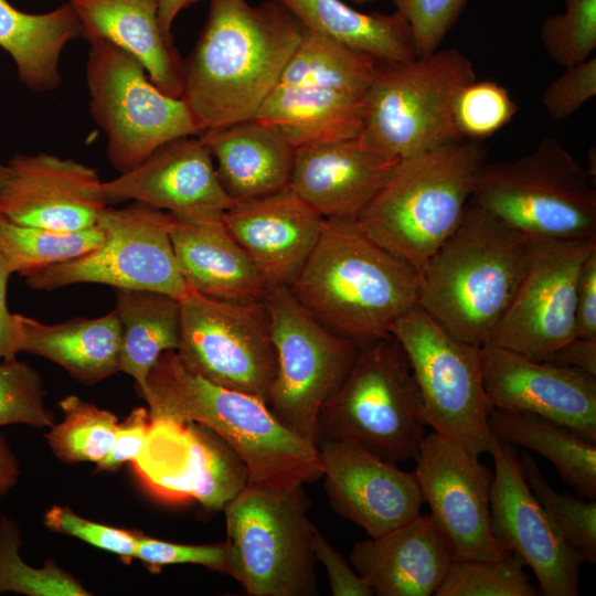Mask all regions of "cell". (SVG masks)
Wrapping results in <instances>:
<instances>
[{
    "label": "cell",
    "mask_w": 596,
    "mask_h": 596,
    "mask_svg": "<svg viewBox=\"0 0 596 596\" xmlns=\"http://www.w3.org/2000/svg\"><path fill=\"white\" fill-rule=\"evenodd\" d=\"M44 398L45 390L36 370L17 358L0 361V427H51L54 416Z\"/></svg>",
    "instance_id": "42"
},
{
    "label": "cell",
    "mask_w": 596,
    "mask_h": 596,
    "mask_svg": "<svg viewBox=\"0 0 596 596\" xmlns=\"http://www.w3.org/2000/svg\"><path fill=\"white\" fill-rule=\"evenodd\" d=\"M11 274L10 265L0 253V361L15 359L19 353L13 313L7 305V285Z\"/></svg>",
    "instance_id": "51"
},
{
    "label": "cell",
    "mask_w": 596,
    "mask_h": 596,
    "mask_svg": "<svg viewBox=\"0 0 596 596\" xmlns=\"http://www.w3.org/2000/svg\"><path fill=\"white\" fill-rule=\"evenodd\" d=\"M222 219L269 288L291 284L315 247L324 222L290 185L237 201Z\"/></svg>",
    "instance_id": "24"
},
{
    "label": "cell",
    "mask_w": 596,
    "mask_h": 596,
    "mask_svg": "<svg viewBox=\"0 0 596 596\" xmlns=\"http://www.w3.org/2000/svg\"><path fill=\"white\" fill-rule=\"evenodd\" d=\"M20 476L19 464L4 437L0 436V497L13 488Z\"/></svg>",
    "instance_id": "52"
},
{
    "label": "cell",
    "mask_w": 596,
    "mask_h": 596,
    "mask_svg": "<svg viewBox=\"0 0 596 596\" xmlns=\"http://www.w3.org/2000/svg\"><path fill=\"white\" fill-rule=\"evenodd\" d=\"M417 270L354 220L324 219L319 238L288 286L324 326L359 345L391 334L417 304Z\"/></svg>",
    "instance_id": "2"
},
{
    "label": "cell",
    "mask_w": 596,
    "mask_h": 596,
    "mask_svg": "<svg viewBox=\"0 0 596 596\" xmlns=\"http://www.w3.org/2000/svg\"><path fill=\"white\" fill-rule=\"evenodd\" d=\"M225 573L249 596L315 593L316 528L306 514L301 487L247 486L224 508Z\"/></svg>",
    "instance_id": "10"
},
{
    "label": "cell",
    "mask_w": 596,
    "mask_h": 596,
    "mask_svg": "<svg viewBox=\"0 0 596 596\" xmlns=\"http://www.w3.org/2000/svg\"><path fill=\"white\" fill-rule=\"evenodd\" d=\"M300 22L375 61L403 62L416 57L407 20L398 12H361L342 0H278Z\"/></svg>",
    "instance_id": "32"
},
{
    "label": "cell",
    "mask_w": 596,
    "mask_h": 596,
    "mask_svg": "<svg viewBox=\"0 0 596 596\" xmlns=\"http://www.w3.org/2000/svg\"><path fill=\"white\" fill-rule=\"evenodd\" d=\"M353 568L377 596H430L444 582L453 554L429 514L379 538L358 542Z\"/></svg>",
    "instance_id": "26"
},
{
    "label": "cell",
    "mask_w": 596,
    "mask_h": 596,
    "mask_svg": "<svg viewBox=\"0 0 596 596\" xmlns=\"http://www.w3.org/2000/svg\"><path fill=\"white\" fill-rule=\"evenodd\" d=\"M203 0H159L158 18L164 36L173 42L172 25L177 15L190 6Z\"/></svg>",
    "instance_id": "53"
},
{
    "label": "cell",
    "mask_w": 596,
    "mask_h": 596,
    "mask_svg": "<svg viewBox=\"0 0 596 596\" xmlns=\"http://www.w3.org/2000/svg\"><path fill=\"white\" fill-rule=\"evenodd\" d=\"M21 535L17 523L0 518V594L29 596H86L89 593L71 574L49 560L41 568L32 567L20 556Z\"/></svg>",
    "instance_id": "38"
},
{
    "label": "cell",
    "mask_w": 596,
    "mask_h": 596,
    "mask_svg": "<svg viewBox=\"0 0 596 596\" xmlns=\"http://www.w3.org/2000/svg\"><path fill=\"white\" fill-rule=\"evenodd\" d=\"M398 162L360 137L302 146L296 148L289 185L323 219L358 221Z\"/></svg>",
    "instance_id": "25"
},
{
    "label": "cell",
    "mask_w": 596,
    "mask_h": 596,
    "mask_svg": "<svg viewBox=\"0 0 596 596\" xmlns=\"http://www.w3.org/2000/svg\"><path fill=\"white\" fill-rule=\"evenodd\" d=\"M483 387L491 408L526 411L596 440V376L487 343Z\"/></svg>",
    "instance_id": "22"
},
{
    "label": "cell",
    "mask_w": 596,
    "mask_h": 596,
    "mask_svg": "<svg viewBox=\"0 0 596 596\" xmlns=\"http://www.w3.org/2000/svg\"><path fill=\"white\" fill-rule=\"evenodd\" d=\"M88 44L89 111L116 171L134 169L170 140L202 132L183 99L160 91L137 58L104 39Z\"/></svg>",
    "instance_id": "11"
},
{
    "label": "cell",
    "mask_w": 596,
    "mask_h": 596,
    "mask_svg": "<svg viewBox=\"0 0 596 596\" xmlns=\"http://www.w3.org/2000/svg\"><path fill=\"white\" fill-rule=\"evenodd\" d=\"M304 30L278 0H210L199 39L182 61L181 98L202 132L256 117Z\"/></svg>",
    "instance_id": "1"
},
{
    "label": "cell",
    "mask_w": 596,
    "mask_h": 596,
    "mask_svg": "<svg viewBox=\"0 0 596 596\" xmlns=\"http://www.w3.org/2000/svg\"><path fill=\"white\" fill-rule=\"evenodd\" d=\"M102 189L108 204L140 202L183 219L223 214L235 203L199 135L166 142L134 169L103 181Z\"/></svg>",
    "instance_id": "23"
},
{
    "label": "cell",
    "mask_w": 596,
    "mask_h": 596,
    "mask_svg": "<svg viewBox=\"0 0 596 596\" xmlns=\"http://www.w3.org/2000/svg\"><path fill=\"white\" fill-rule=\"evenodd\" d=\"M7 177H8L7 166L0 163V187L6 181Z\"/></svg>",
    "instance_id": "54"
},
{
    "label": "cell",
    "mask_w": 596,
    "mask_h": 596,
    "mask_svg": "<svg viewBox=\"0 0 596 596\" xmlns=\"http://www.w3.org/2000/svg\"><path fill=\"white\" fill-rule=\"evenodd\" d=\"M104 238L99 224L76 232H58L18 224L0 214V253L12 272L22 276L79 257L98 247Z\"/></svg>",
    "instance_id": "35"
},
{
    "label": "cell",
    "mask_w": 596,
    "mask_h": 596,
    "mask_svg": "<svg viewBox=\"0 0 596 596\" xmlns=\"http://www.w3.org/2000/svg\"><path fill=\"white\" fill-rule=\"evenodd\" d=\"M140 396L150 419L195 422L217 434L246 466L249 483L292 490L321 477L317 445L285 427L263 400L192 372L175 351L158 358Z\"/></svg>",
    "instance_id": "3"
},
{
    "label": "cell",
    "mask_w": 596,
    "mask_h": 596,
    "mask_svg": "<svg viewBox=\"0 0 596 596\" xmlns=\"http://www.w3.org/2000/svg\"><path fill=\"white\" fill-rule=\"evenodd\" d=\"M151 419L149 411L136 407L118 424L114 444L108 454L97 462L100 470H113L132 461L143 447Z\"/></svg>",
    "instance_id": "48"
},
{
    "label": "cell",
    "mask_w": 596,
    "mask_h": 596,
    "mask_svg": "<svg viewBox=\"0 0 596 596\" xmlns=\"http://www.w3.org/2000/svg\"><path fill=\"white\" fill-rule=\"evenodd\" d=\"M317 448L331 507L370 538L382 536L421 514L424 501L414 471H403L351 441L324 438Z\"/></svg>",
    "instance_id": "20"
},
{
    "label": "cell",
    "mask_w": 596,
    "mask_h": 596,
    "mask_svg": "<svg viewBox=\"0 0 596 596\" xmlns=\"http://www.w3.org/2000/svg\"><path fill=\"white\" fill-rule=\"evenodd\" d=\"M543 361L579 369L596 376V340L575 337Z\"/></svg>",
    "instance_id": "50"
},
{
    "label": "cell",
    "mask_w": 596,
    "mask_h": 596,
    "mask_svg": "<svg viewBox=\"0 0 596 596\" xmlns=\"http://www.w3.org/2000/svg\"><path fill=\"white\" fill-rule=\"evenodd\" d=\"M316 561L326 568L329 585L334 596H372L369 583L316 529L312 539Z\"/></svg>",
    "instance_id": "47"
},
{
    "label": "cell",
    "mask_w": 596,
    "mask_h": 596,
    "mask_svg": "<svg viewBox=\"0 0 596 596\" xmlns=\"http://www.w3.org/2000/svg\"><path fill=\"white\" fill-rule=\"evenodd\" d=\"M199 136L216 161L222 188L234 202L289 185L296 147L273 126L252 118Z\"/></svg>",
    "instance_id": "29"
},
{
    "label": "cell",
    "mask_w": 596,
    "mask_h": 596,
    "mask_svg": "<svg viewBox=\"0 0 596 596\" xmlns=\"http://www.w3.org/2000/svg\"><path fill=\"white\" fill-rule=\"evenodd\" d=\"M576 337L596 340V247L585 258L577 278Z\"/></svg>",
    "instance_id": "49"
},
{
    "label": "cell",
    "mask_w": 596,
    "mask_h": 596,
    "mask_svg": "<svg viewBox=\"0 0 596 596\" xmlns=\"http://www.w3.org/2000/svg\"><path fill=\"white\" fill-rule=\"evenodd\" d=\"M277 370L266 404L288 429L317 445L323 404L350 371L360 345L319 321L288 286L267 290Z\"/></svg>",
    "instance_id": "13"
},
{
    "label": "cell",
    "mask_w": 596,
    "mask_h": 596,
    "mask_svg": "<svg viewBox=\"0 0 596 596\" xmlns=\"http://www.w3.org/2000/svg\"><path fill=\"white\" fill-rule=\"evenodd\" d=\"M486 160L482 140L466 138L401 160L358 223L418 273L460 224Z\"/></svg>",
    "instance_id": "5"
},
{
    "label": "cell",
    "mask_w": 596,
    "mask_h": 596,
    "mask_svg": "<svg viewBox=\"0 0 596 596\" xmlns=\"http://www.w3.org/2000/svg\"><path fill=\"white\" fill-rule=\"evenodd\" d=\"M515 552L498 560L454 561L436 596H536Z\"/></svg>",
    "instance_id": "39"
},
{
    "label": "cell",
    "mask_w": 596,
    "mask_h": 596,
    "mask_svg": "<svg viewBox=\"0 0 596 596\" xmlns=\"http://www.w3.org/2000/svg\"><path fill=\"white\" fill-rule=\"evenodd\" d=\"M391 334L408 360L426 425L475 456L490 453L494 436L481 347L449 334L417 304L393 324Z\"/></svg>",
    "instance_id": "12"
},
{
    "label": "cell",
    "mask_w": 596,
    "mask_h": 596,
    "mask_svg": "<svg viewBox=\"0 0 596 596\" xmlns=\"http://www.w3.org/2000/svg\"><path fill=\"white\" fill-rule=\"evenodd\" d=\"M467 0H392L408 22L416 56L436 51L457 22Z\"/></svg>",
    "instance_id": "43"
},
{
    "label": "cell",
    "mask_w": 596,
    "mask_h": 596,
    "mask_svg": "<svg viewBox=\"0 0 596 596\" xmlns=\"http://www.w3.org/2000/svg\"><path fill=\"white\" fill-rule=\"evenodd\" d=\"M415 461L423 501L454 561L498 560L512 552L492 532L493 473L478 456L432 432L425 435Z\"/></svg>",
    "instance_id": "17"
},
{
    "label": "cell",
    "mask_w": 596,
    "mask_h": 596,
    "mask_svg": "<svg viewBox=\"0 0 596 596\" xmlns=\"http://www.w3.org/2000/svg\"><path fill=\"white\" fill-rule=\"evenodd\" d=\"M524 479L563 538L583 563L596 562V502L581 496L561 493L544 478L536 461L523 451L520 458Z\"/></svg>",
    "instance_id": "37"
},
{
    "label": "cell",
    "mask_w": 596,
    "mask_h": 596,
    "mask_svg": "<svg viewBox=\"0 0 596 596\" xmlns=\"http://www.w3.org/2000/svg\"><path fill=\"white\" fill-rule=\"evenodd\" d=\"M376 61L305 28L256 119L296 148L356 138Z\"/></svg>",
    "instance_id": "8"
},
{
    "label": "cell",
    "mask_w": 596,
    "mask_h": 596,
    "mask_svg": "<svg viewBox=\"0 0 596 596\" xmlns=\"http://www.w3.org/2000/svg\"><path fill=\"white\" fill-rule=\"evenodd\" d=\"M175 352L209 382L266 403L277 356L264 298L225 300L192 290L181 300Z\"/></svg>",
    "instance_id": "15"
},
{
    "label": "cell",
    "mask_w": 596,
    "mask_h": 596,
    "mask_svg": "<svg viewBox=\"0 0 596 596\" xmlns=\"http://www.w3.org/2000/svg\"><path fill=\"white\" fill-rule=\"evenodd\" d=\"M488 422L498 440L539 453L578 496L595 500L596 440L526 411L491 408Z\"/></svg>",
    "instance_id": "33"
},
{
    "label": "cell",
    "mask_w": 596,
    "mask_h": 596,
    "mask_svg": "<svg viewBox=\"0 0 596 596\" xmlns=\"http://www.w3.org/2000/svg\"><path fill=\"white\" fill-rule=\"evenodd\" d=\"M6 166L0 214L14 223L76 232L97 225L108 206L97 171L82 162L39 152Z\"/></svg>",
    "instance_id": "21"
},
{
    "label": "cell",
    "mask_w": 596,
    "mask_h": 596,
    "mask_svg": "<svg viewBox=\"0 0 596 596\" xmlns=\"http://www.w3.org/2000/svg\"><path fill=\"white\" fill-rule=\"evenodd\" d=\"M114 310L121 327L118 369L135 380L140 395L158 358L179 347L181 301L151 290L116 289Z\"/></svg>",
    "instance_id": "34"
},
{
    "label": "cell",
    "mask_w": 596,
    "mask_h": 596,
    "mask_svg": "<svg viewBox=\"0 0 596 596\" xmlns=\"http://www.w3.org/2000/svg\"><path fill=\"white\" fill-rule=\"evenodd\" d=\"M18 352L49 359L84 384L97 383L118 369L121 327L111 312L98 318H73L47 324L13 313Z\"/></svg>",
    "instance_id": "30"
},
{
    "label": "cell",
    "mask_w": 596,
    "mask_h": 596,
    "mask_svg": "<svg viewBox=\"0 0 596 596\" xmlns=\"http://www.w3.org/2000/svg\"><path fill=\"white\" fill-rule=\"evenodd\" d=\"M518 110L509 92L493 81H472L457 94L454 120L460 136L482 140L507 125Z\"/></svg>",
    "instance_id": "41"
},
{
    "label": "cell",
    "mask_w": 596,
    "mask_h": 596,
    "mask_svg": "<svg viewBox=\"0 0 596 596\" xmlns=\"http://www.w3.org/2000/svg\"><path fill=\"white\" fill-rule=\"evenodd\" d=\"M78 38L79 21L67 1L45 13H29L0 0V47L32 92L49 93L60 86L62 52Z\"/></svg>",
    "instance_id": "31"
},
{
    "label": "cell",
    "mask_w": 596,
    "mask_h": 596,
    "mask_svg": "<svg viewBox=\"0 0 596 596\" xmlns=\"http://www.w3.org/2000/svg\"><path fill=\"white\" fill-rule=\"evenodd\" d=\"M596 247L583 242H533L528 269L489 343L543 361L576 337V286Z\"/></svg>",
    "instance_id": "18"
},
{
    "label": "cell",
    "mask_w": 596,
    "mask_h": 596,
    "mask_svg": "<svg viewBox=\"0 0 596 596\" xmlns=\"http://www.w3.org/2000/svg\"><path fill=\"white\" fill-rule=\"evenodd\" d=\"M419 391L394 336L363 343L323 404L318 438L358 444L392 462L415 460L426 433Z\"/></svg>",
    "instance_id": "9"
},
{
    "label": "cell",
    "mask_w": 596,
    "mask_h": 596,
    "mask_svg": "<svg viewBox=\"0 0 596 596\" xmlns=\"http://www.w3.org/2000/svg\"><path fill=\"white\" fill-rule=\"evenodd\" d=\"M60 407L63 419L46 434L54 454L70 462H99L114 444L119 424L116 415L76 395L64 397Z\"/></svg>",
    "instance_id": "36"
},
{
    "label": "cell",
    "mask_w": 596,
    "mask_h": 596,
    "mask_svg": "<svg viewBox=\"0 0 596 596\" xmlns=\"http://www.w3.org/2000/svg\"><path fill=\"white\" fill-rule=\"evenodd\" d=\"M45 525L55 532L77 538L93 546L130 560L135 557L138 533L99 524L68 508L53 505L44 515Z\"/></svg>",
    "instance_id": "44"
},
{
    "label": "cell",
    "mask_w": 596,
    "mask_h": 596,
    "mask_svg": "<svg viewBox=\"0 0 596 596\" xmlns=\"http://www.w3.org/2000/svg\"><path fill=\"white\" fill-rule=\"evenodd\" d=\"M565 10L549 17L541 28L545 52L566 67L592 56L596 49V0H564Z\"/></svg>",
    "instance_id": "40"
},
{
    "label": "cell",
    "mask_w": 596,
    "mask_h": 596,
    "mask_svg": "<svg viewBox=\"0 0 596 596\" xmlns=\"http://www.w3.org/2000/svg\"><path fill=\"white\" fill-rule=\"evenodd\" d=\"M475 79L471 61L455 47L409 61H376L359 137L380 156L398 161L461 140L454 103Z\"/></svg>",
    "instance_id": "7"
},
{
    "label": "cell",
    "mask_w": 596,
    "mask_h": 596,
    "mask_svg": "<svg viewBox=\"0 0 596 596\" xmlns=\"http://www.w3.org/2000/svg\"><path fill=\"white\" fill-rule=\"evenodd\" d=\"M491 529L533 571L545 596H576L583 561L530 490L518 454L494 437Z\"/></svg>",
    "instance_id": "19"
},
{
    "label": "cell",
    "mask_w": 596,
    "mask_h": 596,
    "mask_svg": "<svg viewBox=\"0 0 596 596\" xmlns=\"http://www.w3.org/2000/svg\"><path fill=\"white\" fill-rule=\"evenodd\" d=\"M596 95V57L565 68L544 91L542 105L547 115L556 121L563 120L578 110Z\"/></svg>",
    "instance_id": "45"
},
{
    "label": "cell",
    "mask_w": 596,
    "mask_h": 596,
    "mask_svg": "<svg viewBox=\"0 0 596 596\" xmlns=\"http://www.w3.org/2000/svg\"><path fill=\"white\" fill-rule=\"evenodd\" d=\"M533 241L469 201L418 272L417 305L464 342H490L528 269Z\"/></svg>",
    "instance_id": "4"
},
{
    "label": "cell",
    "mask_w": 596,
    "mask_h": 596,
    "mask_svg": "<svg viewBox=\"0 0 596 596\" xmlns=\"http://www.w3.org/2000/svg\"><path fill=\"white\" fill-rule=\"evenodd\" d=\"M222 215L183 219L171 214L169 236L179 270L188 286L202 295L225 300L262 299L269 287L227 231Z\"/></svg>",
    "instance_id": "27"
},
{
    "label": "cell",
    "mask_w": 596,
    "mask_h": 596,
    "mask_svg": "<svg viewBox=\"0 0 596 596\" xmlns=\"http://www.w3.org/2000/svg\"><path fill=\"white\" fill-rule=\"evenodd\" d=\"M353 3H356V4H365V3H371L373 2L374 0H349Z\"/></svg>",
    "instance_id": "55"
},
{
    "label": "cell",
    "mask_w": 596,
    "mask_h": 596,
    "mask_svg": "<svg viewBox=\"0 0 596 596\" xmlns=\"http://www.w3.org/2000/svg\"><path fill=\"white\" fill-rule=\"evenodd\" d=\"M88 43L107 40L137 58L163 93L181 98L182 61L159 24V0H67Z\"/></svg>",
    "instance_id": "28"
},
{
    "label": "cell",
    "mask_w": 596,
    "mask_h": 596,
    "mask_svg": "<svg viewBox=\"0 0 596 596\" xmlns=\"http://www.w3.org/2000/svg\"><path fill=\"white\" fill-rule=\"evenodd\" d=\"M170 223V213L140 202L120 209L107 206L98 221L105 232L98 247L26 274L25 284L47 291L82 283L103 284L162 292L181 301L192 289L177 265Z\"/></svg>",
    "instance_id": "14"
},
{
    "label": "cell",
    "mask_w": 596,
    "mask_h": 596,
    "mask_svg": "<svg viewBox=\"0 0 596 596\" xmlns=\"http://www.w3.org/2000/svg\"><path fill=\"white\" fill-rule=\"evenodd\" d=\"M470 202L533 242L596 240L590 172L554 137L517 159L486 160Z\"/></svg>",
    "instance_id": "6"
},
{
    "label": "cell",
    "mask_w": 596,
    "mask_h": 596,
    "mask_svg": "<svg viewBox=\"0 0 596 596\" xmlns=\"http://www.w3.org/2000/svg\"><path fill=\"white\" fill-rule=\"evenodd\" d=\"M131 464L145 487L161 500H195L211 511L224 510L249 482L234 449L209 427L190 421L151 419Z\"/></svg>",
    "instance_id": "16"
},
{
    "label": "cell",
    "mask_w": 596,
    "mask_h": 596,
    "mask_svg": "<svg viewBox=\"0 0 596 596\" xmlns=\"http://www.w3.org/2000/svg\"><path fill=\"white\" fill-rule=\"evenodd\" d=\"M135 557L153 572L166 565L196 564L225 573L224 542L203 545L179 544L138 534Z\"/></svg>",
    "instance_id": "46"
}]
</instances>
